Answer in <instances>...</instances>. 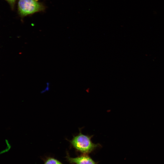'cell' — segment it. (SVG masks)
Wrapping results in <instances>:
<instances>
[{
    "instance_id": "6da1fadb",
    "label": "cell",
    "mask_w": 164,
    "mask_h": 164,
    "mask_svg": "<svg viewBox=\"0 0 164 164\" xmlns=\"http://www.w3.org/2000/svg\"><path fill=\"white\" fill-rule=\"evenodd\" d=\"M93 136V135L83 134L80 129L79 133L74 136L70 142L71 146L77 151L83 154H88L101 146L99 143L92 142L91 139Z\"/></svg>"
},
{
    "instance_id": "7a4b0ae2",
    "label": "cell",
    "mask_w": 164,
    "mask_h": 164,
    "mask_svg": "<svg viewBox=\"0 0 164 164\" xmlns=\"http://www.w3.org/2000/svg\"><path fill=\"white\" fill-rule=\"evenodd\" d=\"M17 8L19 15L23 18L36 13L43 12L46 7L36 0H18Z\"/></svg>"
},
{
    "instance_id": "3957f363",
    "label": "cell",
    "mask_w": 164,
    "mask_h": 164,
    "mask_svg": "<svg viewBox=\"0 0 164 164\" xmlns=\"http://www.w3.org/2000/svg\"><path fill=\"white\" fill-rule=\"evenodd\" d=\"M67 161L71 164H97L88 154H83L76 157H71L67 155Z\"/></svg>"
},
{
    "instance_id": "277c9868",
    "label": "cell",
    "mask_w": 164,
    "mask_h": 164,
    "mask_svg": "<svg viewBox=\"0 0 164 164\" xmlns=\"http://www.w3.org/2000/svg\"><path fill=\"white\" fill-rule=\"evenodd\" d=\"M44 164H63L58 160L52 157H49L45 160Z\"/></svg>"
},
{
    "instance_id": "5b68a950",
    "label": "cell",
    "mask_w": 164,
    "mask_h": 164,
    "mask_svg": "<svg viewBox=\"0 0 164 164\" xmlns=\"http://www.w3.org/2000/svg\"><path fill=\"white\" fill-rule=\"evenodd\" d=\"M5 144L6 145L5 149L0 151V155H2L7 153L10 149L11 146L8 141H5Z\"/></svg>"
},
{
    "instance_id": "8992f818",
    "label": "cell",
    "mask_w": 164,
    "mask_h": 164,
    "mask_svg": "<svg viewBox=\"0 0 164 164\" xmlns=\"http://www.w3.org/2000/svg\"><path fill=\"white\" fill-rule=\"evenodd\" d=\"M10 5L12 9L13 10L15 8L16 0H5Z\"/></svg>"
},
{
    "instance_id": "52a82bcc",
    "label": "cell",
    "mask_w": 164,
    "mask_h": 164,
    "mask_svg": "<svg viewBox=\"0 0 164 164\" xmlns=\"http://www.w3.org/2000/svg\"><path fill=\"white\" fill-rule=\"evenodd\" d=\"M36 0L38 1V0Z\"/></svg>"
}]
</instances>
